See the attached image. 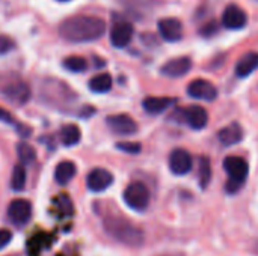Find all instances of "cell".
<instances>
[{
    "instance_id": "cell-7",
    "label": "cell",
    "mask_w": 258,
    "mask_h": 256,
    "mask_svg": "<svg viewBox=\"0 0 258 256\" xmlns=\"http://www.w3.org/2000/svg\"><path fill=\"white\" fill-rule=\"evenodd\" d=\"M109 130L118 136H132L138 131L136 122L128 115H112L106 118Z\"/></svg>"
},
{
    "instance_id": "cell-27",
    "label": "cell",
    "mask_w": 258,
    "mask_h": 256,
    "mask_svg": "<svg viewBox=\"0 0 258 256\" xmlns=\"http://www.w3.org/2000/svg\"><path fill=\"white\" fill-rule=\"evenodd\" d=\"M12 240V234L8 229H0V249H5Z\"/></svg>"
},
{
    "instance_id": "cell-11",
    "label": "cell",
    "mask_w": 258,
    "mask_h": 256,
    "mask_svg": "<svg viewBox=\"0 0 258 256\" xmlns=\"http://www.w3.org/2000/svg\"><path fill=\"white\" fill-rule=\"evenodd\" d=\"M133 26L128 21H119L116 23L110 30V42L116 48H122L130 44L133 38Z\"/></svg>"
},
{
    "instance_id": "cell-25",
    "label": "cell",
    "mask_w": 258,
    "mask_h": 256,
    "mask_svg": "<svg viewBox=\"0 0 258 256\" xmlns=\"http://www.w3.org/2000/svg\"><path fill=\"white\" fill-rule=\"evenodd\" d=\"M210 180H212V166H210L209 158L203 157L201 161H200V183H201V187L206 189L209 186Z\"/></svg>"
},
{
    "instance_id": "cell-15",
    "label": "cell",
    "mask_w": 258,
    "mask_h": 256,
    "mask_svg": "<svg viewBox=\"0 0 258 256\" xmlns=\"http://www.w3.org/2000/svg\"><path fill=\"white\" fill-rule=\"evenodd\" d=\"M222 24H224L227 29H231V30L242 29V27H245V24H246V14H245L239 6L230 5V6L224 11Z\"/></svg>"
},
{
    "instance_id": "cell-24",
    "label": "cell",
    "mask_w": 258,
    "mask_h": 256,
    "mask_svg": "<svg viewBox=\"0 0 258 256\" xmlns=\"http://www.w3.org/2000/svg\"><path fill=\"white\" fill-rule=\"evenodd\" d=\"M63 68L71 72H83L88 68V62L80 56H70L63 60Z\"/></svg>"
},
{
    "instance_id": "cell-28",
    "label": "cell",
    "mask_w": 258,
    "mask_h": 256,
    "mask_svg": "<svg viewBox=\"0 0 258 256\" xmlns=\"http://www.w3.org/2000/svg\"><path fill=\"white\" fill-rule=\"evenodd\" d=\"M12 48V41L8 36L0 35V53H6Z\"/></svg>"
},
{
    "instance_id": "cell-29",
    "label": "cell",
    "mask_w": 258,
    "mask_h": 256,
    "mask_svg": "<svg viewBox=\"0 0 258 256\" xmlns=\"http://www.w3.org/2000/svg\"><path fill=\"white\" fill-rule=\"evenodd\" d=\"M0 122H5V124H12L14 122V116L8 110H5L2 107H0Z\"/></svg>"
},
{
    "instance_id": "cell-19",
    "label": "cell",
    "mask_w": 258,
    "mask_h": 256,
    "mask_svg": "<svg viewBox=\"0 0 258 256\" xmlns=\"http://www.w3.org/2000/svg\"><path fill=\"white\" fill-rule=\"evenodd\" d=\"M76 177V164L71 161H60L54 169V180L57 184L65 186Z\"/></svg>"
},
{
    "instance_id": "cell-20",
    "label": "cell",
    "mask_w": 258,
    "mask_h": 256,
    "mask_svg": "<svg viewBox=\"0 0 258 256\" xmlns=\"http://www.w3.org/2000/svg\"><path fill=\"white\" fill-rule=\"evenodd\" d=\"M82 139V133H80V128L74 124H68V125H63L62 130H60V140L62 143L67 146V148H71V146H76Z\"/></svg>"
},
{
    "instance_id": "cell-26",
    "label": "cell",
    "mask_w": 258,
    "mask_h": 256,
    "mask_svg": "<svg viewBox=\"0 0 258 256\" xmlns=\"http://www.w3.org/2000/svg\"><path fill=\"white\" fill-rule=\"evenodd\" d=\"M116 148L122 152L127 154H138L141 152V145L139 143H132V142H119L116 143Z\"/></svg>"
},
{
    "instance_id": "cell-5",
    "label": "cell",
    "mask_w": 258,
    "mask_h": 256,
    "mask_svg": "<svg viewBox=\"0 0 258 256\" xmlns=\"http://www.w3.org/2000/svg\"><path fill=\"white\" fill-rule=\"evenodd\" d=\"M122 199L130 210L144 213L150 204V190L142 183H132L124 190Z\"/></svg>"
},
{
    "instance_id": "cell-30",
    "label": "cell",
    "mask_w": 258,
    "mask_h": 256,
    "mask_svg": "<svg viewBox=\"0 0 258 256\" xmlns=\"http://www.w3.org/2000/svg\"><path fill=\"white\" fill-rule=\"evenodd\" d=\"M57 2H68V0H57Z\"/></svg>"
},
{
    "instance_id": "cell-14",
    "label": "cell",
    "mask_w": 258,
    "mask_h": 256,
    "mask_svg": "<svg viewBox=\"0 0 258 256\" xmlns=\"http://www.w3.org/2000/svg\"><path fill=\"white\" fill-rule=\"evenodd\" d=\"M183 116H184L186 124L194 130H203L209 122V115H207L206 109H203L200 106H190V107L184 109Z\"/></svg>"
},
{
    "instance_id": "cell-16",
    "label": "cell",
    "mask_w": 258,
    "mask_h": 256,
    "mask_svg": "<svg viewBox=\"0 0 258 256\" xmlns=\"http://www.w3.org/2000/svg\"><path fill=\"white\" fill-rule=\"evenodd\" d=\"M243 128L240 127V124L233 122L227 127H224L219 133H218V139L224 146H234L237 143H240L243 140Z\"/></svg>"
},
{
    "instance_id": "cell-13",
    "label": "cell",
    "mask_w": 258,
    "mask_h": 256,
    "mask_svg": "<svg viewBox=\"0 0 258 256\" xmlns=\"http://www.w3.org/2000/svg\"><path fill=\"white\" fill-rule=\"evenodd\" d=\"M159 33L165 41L175 42L183 36V26L177 18H163L159 21Z\"/></svg>"
},
{
    "instance_id": "cell-1",
    "label": "cell",
    "mask_w": 258,
    "mask_h": 256,
    "mask_svg": "<svg viewBox=\"0 0 258 256\" xmlns=\"http://www.w3.org/2000/svg\"><path fill=\"white\" fill-rule=\"evenodd\" d=\"M106 32V23L97 17L77 15L65 20L59 26V35L70 42H89L101 38Z\"/></svg>"
},
{
    "instance_id": "cell-17",
    "label": "cell",
    "mask_w": 258,
    "mask_h": 256,
    "mask_svg": "<svg viewBox=\"0 0 258 256\" xmlns=\"http://www.w3.org/2000/svg\"><path fill=\"white\" fill-rule=\"evenodd\" d=\"M174 104L172 98H166V97H148L144 100L142 106L145 109L147 113L150 115H160L163 113L168 107H171Z\"/></svg>"
},
{
    "instance_id": "cell-21",
    "label": "cell",
    "mask_w": 258,
    "mask_h": 256,
    "mask_svg": "<svg viewBox=\"0 0 258 256\" xmlns=\"http://www.w3.org/2000/svg\"><path fill=\"white\" fill-rule=\"evenodd\" d=\"M89 89L95 94H106L112 89V77L106 72L98 74L89 80Z\"/></svg>"
},
{
    "instance_id": "cell-6",
    "label": "cell",
    "mask_w": 258,
    "mask_h": 256,
    "mask_svg": "<svg viewBox=\"0 0 258 256\" xmlns=\"http://www.w3.org/2000/svg\"><path fill=\"white\" fill-rule=\"evenodd\" d=\"M8 217L17 226L26 225L32 217V204L26 199L12 201L8 207Z\"/></svg>"
},
{
    "instance_id": "cell-4",
    "label": "cell",
    "mask_w": 258,
    "mask_h": 256,
    "mask_svg": "<svg viewBox=\"0 0 258 256\" xmlns=\"http://www.w3.org/2000/svg\"><path fill=\"white\" fill-rule=\"evenodd\" d=\"M0 95L15 104V106H21V104H26L30 98V88L26 81L20 80V78H8L5 81L0 83Z\"/></svg>"
},
{
    "instance_id": "cell-9",
    "label": "cell",
    "mask_w": 258,
    "mask_h": 256,
    "mask_svg": "<svg viewBox=\"0 0 258 256\" xmlns=\"http://www.w3.org/2000/svg\"><path fill=\"white\" fill-rule=\"evenodd\" d=\"M113 183V175L101 167L92 169L89 172V175L86 177V186L91 192L94 193H101L104 190H107Z\"/></svg>"
},
{
    "instance_id": "cell-23",
    "label": "cell",
    "mask_w": 258,
    "mask_h": 256,
    "mask_svg": "<svg viewBox=\"0 0 258 256\" xmlns=\"http://www.w3.org/2000/svg\"><path fill=\"white\" fill-rule=\"evenodd\" d=\"M26 169L23 164H17L12 172V180H11V187L14 192H21L26 187Z\"/></svg>"
},
{
    "instance_id": "cell-18",
    "label": "cell",
    "mask_w": 258,
    "mask_h": 256,
    "mask_svg": "<svg viewBox=\"0 0 258 256\" xmlns=\"http://www.w3.org/2000/svg\"><path fill=\"white\" fill-rule=\"evenodd\" d=\"M258 68V54L257 53H248L245 54L236 66V74L239 77H248L251 75L255 69Z\"/></svg>"
},
{
    "instance_id": "cell-10",
    "label": "cell",
    "mask_w": 258,
    "mask_h": 256,
    "mask_svg": "<svg viewBox=\"0 0 258 256\" xmlns=\"http://www.w3.org/2000/svg\"><path fill=\"white\" fill-rule=\"evenodd\" d=\"M187 94L192 98L197 100H203V101H213L218 97V89L207 80L198 78L194 80L189 86H187Z\"/></svg>"
},
{
    "instance_id": "cell-8",
    "label": "cell",
    "mask_w": 258,
    "mask_h": 256,
    "mask_svg": "<svg viewBox=\"0 0 258 256\" xmlns=\"http://www.w3.org/2000/svg\"><path fill=\"white\" fill-rule=\"evenodd\" d=\"M194 161L190 154L186 149H174L169 155V169L174 175L177 177H183L187 175L192 170Z\"/></svg>"
},
{
    "instance_id": "cell-22",
    "label": "cell",
    "mask_w": 258,
    "mask_h": 256,
    "mask_svg": "<svg viewBox=\"0 0 258 256\" xmlns=\"http://www.w3.org/2000/svg\"><path fill=\"white\" fill-rule=\"evenodd\" d=\"M17 155H18L20 163H21L23 166L32 164V163L35 161V158H36L35 149H33L29 143H26V142H20V143L17 145Z\"/></svg>"
},
{
    "instance_id": "cell-2",
    "label": "cell",
    "mask_w": 258,
    "mask_h": 256,
    "mask_svg": "<svg viewBox=\"0 0 258 256\" xmlns=\"http://www.w3.org/2000/svg\"><path fill=\"white\" fill-rule=\"evenodd\" d=\"M103 228L110 238L116 240L121 244L130 247H139L144 244V238H145L144 232L132 222L122 217H115V216L106 217L103 220Z\"/></svg>"
},
{
    "instance_id": "cell-12",
    "label": "cell",
    "mask_w": 258,
    "mask_h": 256,
    "mask_svg": "<svg viewBox=\"0 0 258 256\" xmlns=\"http://www.w3.org/2000/svg\"><path fill=\"white\" fill-rule=\"evenodd\" d=\"M190 68H192L190 59L183 56V57H177V59L166 62L162 66V74L166 77H171V78H178V77L186 75L190 71Z\"/></svg>"
},
{
    "instance_id": "cell-3",
    "label": "cell",
    "mask_w": 258,
    "mask_h": 256,
    "mask_svg": "<svg viewBox=\"0 0 258 256\" xmlns=\"http://www.w3.org/2000/svg\"><path fill=\"white\" fill-rule=\"evenodd\" d=\"M224 169L228 175L227 190L230 193H236L248 178V163L242 157H227L224 161Z\"/></svg>"
}]
</instances>
